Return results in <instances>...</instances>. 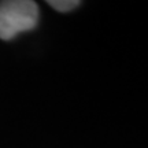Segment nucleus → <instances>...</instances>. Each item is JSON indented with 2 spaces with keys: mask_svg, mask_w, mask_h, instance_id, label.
Listing matches in <instances>:
<instances>
[{
  "mask_svg": "<svg viewBox=\"0 0 148 148\" xmlns=\"http://www.w3.org/2000/svg\"><path fill=\"white\" fill-rule=\"evenodd\" d=\"M38 22V5L32 0L0 1V38L11 40L22 32L34 29Z\"/></svg>",
  "mask_w": 148,
  "mask_h": 148,
  "instance_id": "nucleus-1",
  "label": "nucleus"
},
{
  "mask_svg": "<svg viewBox=\"0 0 148 148\" xmlns=\"http://www.w3.org/2000/svg\"><path fill=\"white\" fill-rule=\"evenodd\" d=\"M48 4L51 5L52 8H55L56 11L67 12V11H71L74 8H77L81 3H79L78 0H49Z\"/></svg>",
  "mask_w": 148,
  "mask_h": 148,
  "instance_id": "nucleus-2",
  "label": "nucleus"
}]
</instances>
